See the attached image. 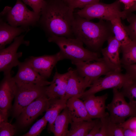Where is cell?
<instances>
[{"mask_svg":"<svg viewBox=\"0 0 136 136\" xmlns=\"http://www.w3.org/2000/svg\"><path fill=\"white\" fill-rule=\"evenodd\" d=\"M74 10L63 0H45L38 24L49 35L74 38Z\"/></svg>","mask_w":136,"mask_h":136,"instance_id":"cell-1","label":"cell"},{"mask_svg":"<svg viewBox=\"0 0 136 136\" xmlns=\"http://www.w3.org/2000/svg\"><path fill=\"white\" fill-rule=\"evenodd\" d=\"M75 38L81 41L92 51L98 53L105 42L112 36L111 24L103 20L96 23L76 15L72 26Z\"/></svg>","mask_w":136,"mask_h":136,"instance_id":"cell-2","label":"cell"},{"mask_svg":"<svg viewBox=\"0 0 136 136\" xmlns=\"http://www.w3.org/2000/svg\"><path fill=\"white\" fill-rule=\"evenodd\" d=\"M49 42L55 43L59 47L64 59L76 61H88L100 60L98 53L85 48L83 43L75 38H68L53 35H49Z\"/></svg>","mask_w":136,"mask_h":136,"instance_id":"cell-3","label":"cell"},{"mask_svg":"<svg viewBox=\"0 0 136 136\" xmlns=\"http://www.w3.org/2000/svg\"><path fill=\"white\" fill-rule=\"evenodd\" d=\"M0 15V19L12 26L29 29L38 24L40 14L29 10L21 0H17L13 7H5Z\"/></svg>","mask_w":136,"mask_h":136,"instance_id":"cell-4","label":"cell"},{"mask_svg":"<svg viewBox=\"0 0 136 136\" xmlns=\"http://www.w3.org/2000/svg\"><path fill=\"white\" fill-rule=\"evenodd\" d=\"M128 14L126 10H121L118 1L109 4L96 3L86 6L76 13L79 16L88 20L98 18L109 21L118 17L126 18Z\"/></svg>","mask_w":136,"mask_h":136,"instance_id":"cell-5","label":"cell"},{"mask_svg":"<svg viewBox=\"0 0 136 136\" xmlns=\"http://www.w3.org/2000/svg\"><path fill=\"white\" fill-rule=\"evenodd\" d=\"M17 85L16 91L12 108L13 118H17L25 107L36 99L43 96H47V86L31 83Z\"/></svg>","mask_w":136,"mask_h":136,"instance_id":"cell-6","label":"cell"},{"mask_svg":"<svg viewBox=\"0 0 136 136\" xmlns=\"http://www.w3.org/2000/svg\"><path fill=\"white\" fill-rule=\"evenodd\" d=\"M113 92L112 101L106 107L109 112L110 120L120 124L125 122L127 118L136 117V105L129 102L127 103L124 96L118 89H113Z\"/></svg>","mask_w":136,"mask_h":136,"instance_id":"cell-7","label":"cell"},{"mask_svg":"<svg viewBox=\"0 0 136 136\" xmlns=\"http://www.w3.org/2000/svg\"><path fill=\"white\" fill-rule=\"evenodd\" d=\"M132 80L126 73L112 71L105 77H100L91 85L89 88L86 90L79 98L83 99L85 97L101 91L109 89H120Z\"/></svg>","mask_w":136,"mask_h":136,"instance_id":"cell-8","label":"cell"},{"mask_svg":"<svg viewBox=\"0 0 136 136\" xmlns=\"http://www.w3.org/2000/svg\"><path fill=\"white\" fill-rule=\"evenodd\" d=\"M25 35H22L16 38L13 42L8 47L0 50V71L4 75L11 73L12 68L18 66L20 62L19 59L22 55L21 52H17L22 44L28 46L29 41L24 40Z\"/></svg>","mask_w":136,"mask_h":136,"instance_id":"cell-9","label":"cell"},{"mask_svg":"<svg viewBox=\"0 0 136 136\" xmlns=\"http://www.w3.org/2000/svg\"><path fill=\"white\" fill-rule=\"evenodd\" d=\"M71 62L76 66L79 74L86 79L91 85L101 76L113 71L102 58L97 61H76Z\"/></svg>","mask_w":136,"mask_h":136,"instance_id":"cell-10","label":"cell"},{"mask_svg":"<svg viewBox=\"0 0 136 136\" xmlns=\"http://www.w3.org/2000/svg\"><path fill=\"white\" fill-rule=\"evenodd\" d=\"M64 59L59 51L52 55L31 56L25 61L41 76L47 79L51 76L53 68L58 62Z\"/></svg>","mask_w":136,"mask_h":136,"instance_id":"cell-11","label":"cell"},{"mask_svg":"<svg viewBox=\"0 0 136 136\" xmlns=\"http://www.w3.org/2000/svg\"><path fill=\"white\" fill-rule=\"evenodd\" d=\"M48 98L46 95L35 99L25 107L17 117V123L21 127L30 124L39 115L45 111Z\"/></svg>","mask_w":136,"mask_h":136,"instance_id":"cell-12","label":"cell"},{"mask_svg":"<svg viewBox=\"0 0 136 136\" xmlns=\"http://www.w3.org/2000/svg\"><path fill=\"white\" fill-rule=\"evenodd\" d=\"M18 70L13 77L17 84H33L43 86L50 85V82L41 76L26 61L21 62Z\"/></svg>","mask_w":136,"mask_h":136,"instance_id":"cell-13","label":"cell"},{"mask_svg":"<svg viewBox=\"0 0 136 136\" xmlns=\"http://www.w3.org/2000/svg\"><path fill=\"white\" fill-rule=\"evenodd\" d=\"M107 41V46L101 50L102 58L113 71L121 72L122 67L119 57L121 44L113 35L110 37Z\"/></svg>","mask_w":136,"mask_h":136,"instance_id":"cell-14","label":"cell"},{"mask_svg":"<svg viewBox=\"0 0 136 136\" xmlns=\"http://www.w3.org/2000/svg\"><path fill=\"white\" fill-rule=\"evenodd\" d=\"M67 81L65 96L64 99L67 100L74 96L79 98L91 85L85 78L81 76L76 69L72 67Z\"/></svg>","mask_w":136,"mask_h":136,"instance_id":"cell-15","label":"cell"},{"mask_svg":"<svg viewBox=\"0 0 136 136\" xmlns=\"http://www.w3.org/2000/svg\"><path fill=\"white\" fill-rule=\"evenodd\" d=\"M4 75L0 84V109L9 111L15 96L17 85L11 73Z\"/></svg>","mask_w":136,"mask_h":136,"instance_id":"cell-16","label":"cell"},{"mask_svg":"<svg viewBox=\"0 0 136 136\" xmlns=\"http://www.w3.org/2000/svg\"><path fill=\"white\" fill-rule=\"evenodd\" d=\"M108 96L107 93L97 96L91 95L83 99L88 114L92 119H100L109 115V113L106 112V101Z\"/></svg>","mask_w":136,"mask_h":136,"instance_id":"cell-17","label":"cell"},{"mask_svg":"<svg viewBox=\"0 0 136 136\" xmlns=\"http://www.w3.org/2000/svg\"><path fill=\"white\" fill-rule=\"evenodd\" d=\"M70 71L60 74L56 71L50 84L46 88V94L48 98L64 99L65 96Z\"/></svg>","mask_w":136,"mask_h":136,"instance_id":"cell-18","label":"cell"},{"mask_svg":"<svg viewBox=\"0 0 136 136\" xmlns=\"http://www.w3.org/2000/svg\"><path fill=\"white\" fill-rule=\"evenodd\" d=\"M66 108L72 121L92 120L88 114L83 101L76 96L67 100Z\"/></svg>","mask_w":136,"mask_h":136,"instance_id":"cell-19","label":"cell"},{"mask_svg":"<svg viewBox=\"0 0 136 136\" xmlns=\"http://www.w3.org/2000/svg\"><path fill=\"white\" fill-rule=\"evenodd\" d=\"M22 27L12 26L2 19H0V50L11 43L14 39L22 33L29 30Z\"/></svg>","mask_w":136,"mask_h":136,"instance_id":"cell-20","label":"cell"},{"mask_svg":"<svg viewBox=\"0 0 136 136\" xmlns=\"http://www.w3.org/2000/svg\"><path fill=\"white\" fill-rule=\"evenodd\" d=\"M66 100L64 99L48 98L46 113L44 116L48 123V130L50 133L56 118L66 107Z\"/></svg>","mask_w":136,"mask_h":136,"instance_id":"cell-21","label":"cell"},{"mask_svg":"<svg viewBox=\"0 0 136 136\" xmlns=\"http://www.w3.org/2000/svg\"><path fill=\"white\" fill-rule=\"evenodd\" d=\"M72 121L66 107L55 119L50 133H52L55 136H67L69 130V125Z\"/></svg>","mask_w":136,"mask_h":136,"instance_id":"cell-22","label":"cell"},{"mask_svg":"<svg viewBox=\"0 0 136 136\" xmlns=\"http://www.w3.org/2000/svg\"><path fill=\"white\" fill-rule=\"evenodd\" d=\"M98 118L90 121L82 120L72 121L67 136H87L92 129Z\"/></svg>","mask_w":136,"mask_h":136,"instance_id":"cell-23","label":"cell"},{"mask_svg":"<svg viewBox=\"0 0 136 136\" xmlns=\"http://www.w3.org/2000/svg\"><path fill=\"white\" fill-rule=\"evenodd\" d=\"M110 22L113 36L120 43L121 46L127 45L132 41L128 35L124 25L122 23L121 18H114Z\"/></svg>","mask_w":136,"mask_h":136,"instance_id":"cell-24","label":"cell"},{"mask_svg":"<svg viewBox=\"0 0 136 136\" xmlns=\"http://www.w3.org/2000/svg\"><path fill=\"white\" fill-rule=\"evenodd\" d=\"M120 50L122 53V65L136 64V42L132 41L127 45L121 46Z\"/></svg>","mask_w":136,"mask_h":136,"instance_id":"cell-25","label":"cell"},{"mask_svg":"<svg viewBox=\"0 0 136 136\" xmlns=\"http://www.w3.org/2000/svg\"><path fill=\"white\" fill-rule=\"evenodd\" d=\"M109 116L100 119L101 129L106 133V136H124L123 127L119 124L112 121Z\"/></svg>","mask_w":136,"mask_h":136,"instance_id":"cell-26","label":"cell"},{"mask_svg":"<svg viewBox=\"0 0 136 136\" xmlns=\"http://www.w3.org/2000/svg\"><path fill=\"white\" fill-rule=\"evenodd\" d=\"M122 89L121 92L124 96L129 99V102L136 105V81L132 80Z\"/></svg>","mask_w":136,"mask_h":136,"instance_id":"cell-27","label":"cell"},{"mask_svg":"<svg viewBox=\"0 0 136 136\" xmlns=\"http://www.w3.org/2000/svg\"><path fill=\"white\" fill-rule=\"evenodd\" d=\"M47 123V121L44 116L35 123L27 133L22 136H37L40 135L46 127Z\"/></svg>","mask_w":136,"mask_h":136,"instance_id":"cell-28","label":"cell"},{"mask_svg":"<svg viewBox=\"0 0 136 136\" xmlns=\"http://www.w3.org/2000/svg\"><path fill=\"white\" fill-rule=\"evenodd\" d=\"M126 18L129 24L124 26L131 40L136 42V14L129 13Z\"/></svg>","mask_w":136,"mask_h":136,"instance_id":"cell-29","label":"cell"},{"mask_svg":"<svg viewBox=\"0 0 136 136\" xmlns=\"http://www.w3.org/2000/svg\"><path fill=\"white\" fill-rule=\"evenodd\" d=\"M16 131V127L8 121L0 123V136H13Z\"/></svg>","mask_w":136,"mask_h":136,"instance_id":"cell-30","label":"cell"},{"mask_svg":"<svg viewBox=\"0 0 136 136\" xmlns=\"http://www.w3.org/2000/svg\"><path fill=\"white\" fill-rule=\"evenodd\" d=\"M100 0H72L69 6L73 9H82L89 5L99 2Z\"/></svg>","mask_w":136,"mask_h":136,"instance_id":"cell-31","label":"cell"},{"mask_svg":"<svg viewBox=\"0 0 136 136\" xmlns=\"http://www.w3.org/2000/svg\"><path fill=\"white\" fill-rule=\"evenodd\" d=\"M26 5L29 6L36 13L40 14L42 8L45 0H21Z\"/></svg>","mask_w":136,"mask_h":136,"instance_id":"cell-32","label":"cell"},{"mask_svg":"<svg viewBox=\"0 0 136 136\" xmlns=\"http://www.w3.org/2000/svg\"><path fill=\"white\" fill-rule=\"evenodd\" d=\"M122 67L133 81H136V64L129 65H122Z\"/></svg>","mask_w":136,"mask_h":136,"instance_id":"cell-33","label":"cell"},{"mask_svg":"<svg viewBox=\"0 0 136 136\" xmlns=\"http://www.w3.org/2000/svg\"><path fill=\"white\" fill-rule=\"evenodd\" d=\"M119 125L122 127L129 128L136 131V117H130L129 119Z\"/></svg>","mask_w":136,"mask_h":136,"instance_id":"cell-34","label":"cell"},{"mask_svg":"<svg viewBox=\"0 0 136 136\" xmlns=\"http://www.w3.org/2000/svg\"><path fill=\"white\" fill-rule=\"evenodd\" d=\"M101 125V120L100 118H98L96 123L87 136H95L99 132Z\"/></svg>","mask_w":136,"mask_h":136,"instance_id":"cell-35","label":"cell"},{"mask_svg":"<svg viewBox=\"0 0 136 136\" xmlns=\"http://www.w3.org/2000/svg\"><path fill=\"white\" fill-rule=\"evenodd\" d=\"M8 111L6 110L0 109V123L8 121Z\"/></svg>","mask_w":136,"mask_h":136,"instance_id":"cell-36","label":"cell"},{"mask_svg":"<svg viewBox=\"0 0 136 136\" xmlns=\"http://www.w3.org/2000/svg\"><path fill=\"white\" fill-rule=\"evenodd\" d=\"M125 6V10H127L134 4L135 2L134 0H119Z\"/></svg>","mask_w":136,"mask_h":136,"instance_id":"cell-37","label":"cell"},{"mask_svg":"<svg viewBox=\"0 0 136 136\" xmlns=\"http://www.w3.org/2000/svg\"><path fill=\"white\" fill-rule=\"evenodd\" d=\"M124 136H136V131L129 128L123 127Z\"/></svg>","mask_w":136,"mask_h":136,"instance_id":"cell-38","label":"cell"},{"mask_svg":"<svg viewBox=\"0 0 136 136\" xmlns=\"http://www.w3.org/2000/svg\"><path fill=\"white\" fill-rule=\"evenodd\" d=\"M128 13H132L136 11V2H135L133 5L129 10H126Z\"/></svg>","mask_w":136,"mask_h":136,"instance_id":"cell-39","label":"cell"},{"mask_svg":"<svg viewBox=\"0 0 136 136\" xmlns=\"http://www.w3.org/2000/svg\"><path fill=\"white\" fill-rule=\"evenodd\" d=\"M64 2L67 3L69 5V4L71 2L72 0H63Z\"/></svg>","mask_w":136,"mask_h":136,"instance_id":"cell-40","label":"cell"},{"mask_svg":"<svg viewBox=\"0 0 136 136\" xmlns=\"http://www.w3.org/2000/svg\"><path fill=\"white\" fill-rule=\"evenodd\" d=\"M135 2H136V0H134Z\"/></svg>","mask_w":136,"mask_h":136,"instance_id":"cell-41","label":"cell"}]
</instances>
